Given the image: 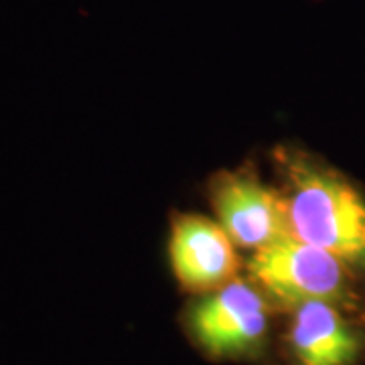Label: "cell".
<instances>
[{"mask_svg":"<svg viewBox=\"0 0 365 365\" xmlns=\"http://www.w3.org/2000/svg\"><path fill=\"white\" fill-rule=\"evenodd\" d=\"M290 234L365 274V197L339 170L307 155L282 158Z\"/></svg>","mask_w":365,"mask_h":365,"instance_id":"cell-1","label":"cell"},{"mask_svg":"<svg viewBox=\"0 0 365 365\" xmlns=\"http://www.w3.org/2000/svg\"><path fill=\"white\" fill-rule=\"evenodd\" d=\"M248 272L266 299L288 311L307 300H327L351 314L364 309L351 266L294 235L254 250L248 258Z\"/></svg>","mask_w":365,"mask_h":365,"instance_id":"cell-2","label":"cell"},{"mask_svg":"<svg viewBox=\"0 0 365 365\" xmlns=\"http://www.w3.org/2000/svg\"><path fill=\"white\" fill-rule=\"evenodd\" d=\"M197 343L211 355L256 351L268 331V299L248 280H230L211 290L191 311Z\"/></svg>","mask_w":365,"mask_h":365,"instance_id":"cell-3","label":"cell"},{"mask_svg":"<svg viewBox=\"0 0 365 365\" xmlns=\"http://www.w3.org/2000/svg\"><path fill=\"white\" fill-rule=\"evenodd\" d=\"M211 201L222 227L242 248L254 252L292 235L282 191L248 173H223L213 182Z\"/></svg>","mask_w":365,"mask_h":365,"instance_id":"cell-4","label":"cell"},{"mask_svg":"<svg viewBox=\"0 0 365 365\" xmlns=\"http://www.w3.org/2000/svg\"><path fill=\"white\" fill-rule=\"evenodd\" d=\"M169 256L177 280L197 292L227 284L240 268L234 240L222 223L201 215H182L173 223Z\"/></svg>","mask_w":365,"mask_h":365,"instance_id":"cell-5","label":"cell"},{"mask_svg":"<svg viewBox=\"0 0 365 365\" xmlns=\"http://www.w3.org/2000/svg\"><path fill=\"white\" fill-rule=\"evenodd\" d=\"M290 351L299 365H355L365 335L353 314L327 300H307L290 309Z\"/></svg>","mask_w":365,"mask_h":365,"instance_id":"cell-6","label":"cell"}]
</instances>
